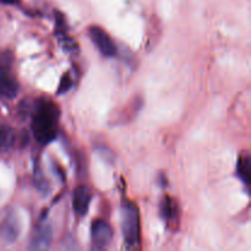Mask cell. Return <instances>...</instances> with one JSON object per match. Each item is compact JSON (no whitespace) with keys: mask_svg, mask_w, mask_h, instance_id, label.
<instances>
[{"mask_svg":"<svg viewBox=\"0 0 251 251\" xmlns=\"http://www.w3.org/2000/svg\"><path fill=\"white\" fill-rule=\"evenodd\" d=\"M91 238L95 249H105L110 245L113 239V229L105 221L97 220L91 228Z\"/></svg>","mask_w":251,"mask_h":251,"instance_id":"cell-5","label":"cell"},{"mask_svg":"<svg viewBox=\"0 0 251 251\" xmlns=\"http://www.w3.org/2000/svg\"><path fill=\"white\" fill-rule=\"evenodd\" d=\"M122 230L124 243L127 248H134L140 240V217L139 210L131 202L122 206Z\"/></svg>","mask_w":251,"mask_h":251,"instance_id":"cell-2","label":"cell"},{"mask_svg":"<svg viewBox=\"0 0 251 251\" xmlns=\"http://www.w3.org/2000/svg\"><path fill=\"white\" fill-rule=\"evenodd\" d=\"M161 213L167 222H176L179 215V208L176 201L171 198L164 199V201H162Z\"/></svg>","mask_w":251,"mask_h":251,"instance_id":"cell-10","label":"cell"},{"mask_svg":"<svg viewBox=\"0 0 251 251\" xmlns=\"http://www.w3.org/2000/svg\"><path fill=\"white\" fill-rule=\"evenodd\" d=\"M91 200H92V193L90 189L85 185L77 186L74 190L73 195L74 212L77 216H85L90 208Z\"/></svg>","mask_w":251,"mask_h":251,"instance_id":"cell-7","label":"cell"},{"mask_svg":"<svg viewBox=\"0 0 251 251\" xmlns=\"http://www.w3.org/2000/svg\"><path fill=\"white\" fill-rule=\"evenodd\" d=\"M17 0H0V2H2V4H16Z\"/></svg>","mask_w":251,"mask_h":251,"instance_id":"cell-17","label":"cell"},{"mask_svg":"<svg viewBox=\"0 0 251 251\" xmlns=\"http://www.w3.org/2000/svg\"><path fill=\"white\" fill-rule=\"evenodd\" d=\"M20 86L15 78L7 74H0V97L5 100H14L19 95Z\"/></svg>","mask_w":251,"mask_h":251,"instance_id":"cell-8","label":"cell"},{"mask_svg":"<svg viewBox=\"0 0 251 251\" xmlns=\"http://www.w3.org/2000/svg\"><path fill=\"white\" fill-rule=\"evenodd\" d=\"M237 173L239 178L242 179L243 183L245 185H249L250 179H251V166H250V158L248 156H240L239 161H238L237 167Z\"/></svg>","mask_w":251,"mask_h":251,"instance_id":"cell-11","label":"cell"},{"mask_svg":"<svg viewBox=\"0 0 251 251\" xmlns=\"http://www.w3.org/2000/svg\"><path fill=\"white\" fill-rule=\"evenodd\" d=\"M88 36L100 54L105 58H112L117 54V47L109 34L98 26H91L88 29Z\"/></svg>","mask_w":251,"mask_h":251,"instance_id":"cell-3","label":"cell"},{"mask_svg":"<svg viewBox=\"0 0 251 251\" xmlns=\"http://www.w3.org/2000/svg\"><path fill=\"white\" fill-rule=\"evenodd\" d=\"M59 109L51 100H42L34 104L32 112V131L37 141L47 145L56 136Z\"/></svg>","mask_w":251,"mask_h":251,"instance_id":"cell-1","label":"cell"},{"mask_svg":"<svg viewBox=\"0 0 251 251\" xmlns=\"http://www.w3.org/2000/svg\"><path fill=\"white\" fill-rule=\"evenodd\" d=\"M34 186H36L37 190L42 195H48L49 191H50V186H49L48 180L43 176V173H42L38 166H37V168H34Z\"/></svg>","mask_w":251,"mask_h":251,"instance_id":"cell-12","label":"cell"},{"mask_svg":"<svg viewBox=\"0 0 251 251\" xmlns=\"http://www.w3.org/2000/svg\"><path fill=\"white\" fill-rule=\"evenodd\" d=\"M71 87H73V80H71L70 76L69 75H64L63 78H61V81H60V85H59L58 95L66 93Z\"/></svg>","mask_w":251,"mask_h":251,"instance_id":"cell-15","label":"cell"},{"mask_svg":"<svg viewBox=\"0 0 251 251\" xmlns=\"http://www.w3.org/2000/svg\"><path fill=\"white\" fill-rule=\"evenodd\" d=\"M61 44H64V48L65 50L69 51H74L76 49V43L73 41V39L68 38V37H64L63 41H61Z\"/></svg>","mask_w":251,"mask_h":251,"instance_id":"cell-16","label":"cell"},{"mask_svg":"<svg viewBox=\"0 0 251 251\" xmlns=\"http://www.w3.org/2000/svg\"><path fill=\"white\" fill-rule=\"evenodd\" d=\"M21 226L17 216L14 212L7 213L0 223V240L4 244L11 245L19 239Z\"/></svg>","mask_w":251,"mask_h":251,"instance_id":"cell-4","label":"cell"},{"mask_svg":"<svg viewBox=\"0 0 251 251\" xmlns=\"http://www.w3.org/2000/svg\"><path fill=\"white\" fill-rule=\"evenodd\" d=\"M16 144V132L9 125H0V152H7Z\"/></svg>","mask_w":251,"mask_h":251,"instance_id":"cell-9","label":"cell"},{"mask_svg":"<svg viewBox=\"0 0 251 251\" xmlns=\"http://www.w3.org/2000/svg\"><path fill=\"white\" fill-rule=\"evenodd\" d=\"M53 240V228L48 223H42L34 228L29 239L28 249L33 251L47 250L50 248Z\"/></svg>","mask_w":251,"mask_h":251,"instance_id":"cell-6","label":"cell"},{"mask_svg":"<svg viewBox=\"0 0 251 251\" xmlns=\"http://www.w3.org/2000/svg\"><path fill=\"white\" fill-rule=\"evenodd\" d=\"M12 60H14V56L10 51H4L0 54V73L7 74V71L11 69Z\"/></svg>","mask_w":251,"mask_h":251,"instance_id":"cell-13","label":"cell"},{"mask_svg":"<svg viewBox=\"0 0 251 251\" xmlns=\"http://www.w3.org/2000/svg\"><path fill=\"white\" fill-rule=\"evenodd\" d=\"M34 104L36 103L31 102V100L27 98V100H24L21 103H20L19 105V115L20 117H22L25 119V118H27L28 115L32 114V112H33L34 109Z\"/></svg>","mask_w":251,"mask_h":251,"instance_id":"cell-14","label":"cell"}]
</instances>
